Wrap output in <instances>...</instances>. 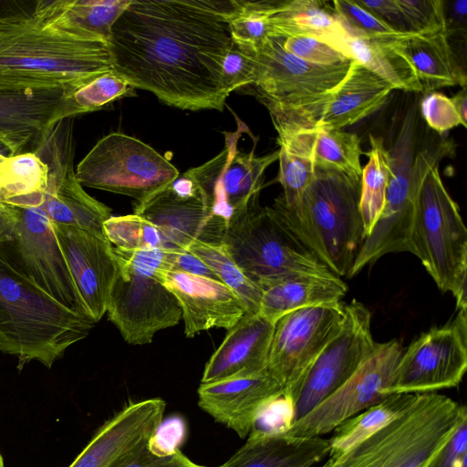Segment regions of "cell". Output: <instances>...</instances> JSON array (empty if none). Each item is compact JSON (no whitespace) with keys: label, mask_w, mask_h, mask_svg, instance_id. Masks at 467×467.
<instances>
[{"label":"cell","mask_w":467,"mask_h":467,"mask_svg":"<svg viewBox=\"0 0 467 467\" xmlns=\"http://www.w3.org/2000/svg\"><path fill=\"white\" fill-rule=\"evenodd\" d=\"M84 314L94 323L107 312L118 273L113 245L88 231L52 222Z\"/></svg>","instance_id":"44dd1931"},{"label":"cell","mask_w":467,"mask_h":467,"mask_svg":"<svg viewBox=\"0 0 467 467\" xmlns=\"http://www.w3.org/2000/svg\"><path fill=\"white\" fill-rule=\"evenodd\" d=\"M402 351L397 339L377 343L371 354L345 383L296 420L284 434L296 438L321 437L385 399Z\"/></svg>","instance_id":"5bb4252c"},{"label":"cell","mask_w":467,"mask_h":467,"mask_svg":"<svg viewBox=\"0 0 467 467\" xmlns=\"http://www.w3.org/2000/svg\"><path fill=\"white\" fill-rule=\"evenodd\" d=\"M177 250L166 248L124 250L113 247L119 269L158 280L162 273L172 270Z\"/></svg>","instance_id":"60d3db41"},{"label":"cell","mask_w":467,"mask_h":467,"mask_svg":"<svg viewBox=\"0 0 467 467\" xmlns=\"http://www.w3.org/2000/svg\"><path fill=\"white\" fill-rule=\"evenodd\" d=\"M15 221V207L5 202H0V244L8 239Z\"/></svg>","instance_id":"11a10c76"},{"label":"cell","mask_w":467,"mask_h":467,"mask_svg":"<svg viewBox=\"0 0 467 467\" xmlns=\"http://www.w3.org/2000/svg\"><path fill=\"white\" fill-rule=\"evenodd\" d=\"M36 2L37 0H0V20L31 15L36 9Z\"/></svg>","instance_id":"f5cc1de1"},{"label":"cell","mask_w":467,"mask_h":467,"mask_svg":"<svg viewBox=\"0 0 467 467\" xmlns=\"http://www.w3.org/2000/svg\"><path fill=\"white\" fill-rule=\"evenodd\" d=\"M111 70L109 42L67 25L47 0L0 20V89H75Z\"/></svg>","instance_id":"7a4b0ae2"},{"label":"cell","mask_w":467,"mask_h":467,"mask_svg":"<svg viewBox=\"0 0 467 467\" xmlns=\"http://www.w3.org/2000/svg\"><path fill=\"white\" fill-rule=\"evenodd\" d=\"M451 7H448L444 2L446 32L448 36L451 35V31L459 29L461 22L465 25L467 0H457L451 3Z\"/></svg>","instance_id":"db71d44e"},{"label":"cell","mask_w":467,"mask_h":467,"mask_svg":"<svg viewBox=\"0 0 467 467\" xmlns=\"http://www.w3.org/2000/svg\"><path fill=\"white\" fill-rule=\"evenodd\" d=\"M344 317L345 304L337 302L290 312L275 323L267 371L295 405L307 371Z\"/></svg>","instance_id":"8fae6325"},{"label":"cell","mask_w":467,"mask_h":467,"mask_svg":"<svg viewBox=\"0 0 467 467\" xmlns=\"http://www.w3.org/2000/svg\"><path fill=\"white\" fill-rule=\"evenodd\" d=\"M371 149L366 152L368 163L362 168L359 211L364 239L379 218L386 198L391 171V159L382 138L370 135Z\"/></svg>","instance_id":"836d02e7"},{"label":"cell","mask_w":467,"mask_h":467,"mask_svg":"<svg viewBox=\"0 0 467 467\" xmlns=\"http://www.w3.org/2000/svg\"><path fill=\"white\" fill-rule=\"evenodd\" d=\"M276 1H238L231 18L233 43L248 53H256L263 43L272 36L269 16Z\"/></svg>","instance_id":"74e56055"},{"label":"cell","mask_w":467,"mask_h":467,"mask_svg":"<svg viewBox=\"0 0 467 467\" xmlns=\"http://www.w3.org/2000/svg\"><path fill=\"white\" fill-rule=\"evenodd\" d=\"M349 56L375 75L390 84L393 89L422 92L409 61L382 37L349 36Z\"/></svg>","instance_id":"1f68e13d"},{"label":"cell","mask_w":467,"mask_h":467,"mask_svg":"<svg viewBox=\"0 0 467 467\" xmlns=\"http://www.w3.org/2000/svg\"><path fill=\"white\" fill-rule=\"evenodd\" d=\"M134 214L156 225L172 249L194 241L221 244L226 224L215 217L194 180L186 171L142 202Z\"/></svg>","instance_id":"ac0fdd59"},{"label":"cell","mask_w":467,"mask_h":467,"mask_svg":"<svg viewBox=\"0 0 467 467\" xmlns=\"http://www.w3.org/2000/svg\"><path fill=\"white\" fill-rule=\"evenodd\" d=\"M269 21L272 36H308L331 46L351 60L348 34L328 3L317 0L276 1Z\"/></svg>","instance_id":"83f0119b"},{"label":"cell","mask_w":467,"mask_h":467,"mask_svg":"<svg viewBox=\"0 0 467 467\" xmlns=\"http://www.w3.org/2000/svg\"><path fill=\"white\" fill-rule=\"evenodd\" d=\"M331 4L349 36L376 38L397 34L356 1L335 0Z\"/></svg>","instance_id":"b9f144b4"},{"label":"cell","mask_w":467,"mask_h":467,"mask_svg":"<svg viewBox=\"0 0 467 467\" xmlns=\"http://www.w3.org/2000/svg\"><path fill=\"white\" fill-rule=\"evenodd\" d=\"M397 33H410L397 0L356 1Z\"/></svg>","instance_id":"f907efd6"},{"label":"cell","mask_w":467,"mask_h":467,"mask_svg":"<svg viewBox=\"0 0 467 467\" xmlns=\"http://www.w3.org/2000/svg\"><path fill=\"white\" fill-rule=\"evenodd\" d=\"M385 38L409 61L422 92L456 85L466 87L465 73L457 62L447 32L397 33Z\"/></svg>","instance_id":"484cf974"},{"label":"cell","mask_w":467,"mask_h":467,"mask_svg":"<svg viewBox=\"0 0 467 467\" xmlns=\"http://www.w3.org/2000/svg\"><path fill=\"white\" fill-rule=\"evenodd\" d=\"M104 232L108 241L119 249H172L156 225L134 213L110 216L104 223Z\"/></svg>","instance_id":"f35d334b"},{"label":"cell","mask_w":467,"mask_h":467,"mask_svg":"<svg viewBox=\"0 0 467 467\" xmlns=\"http://www.w3.org/2000/svg\"><path fill=\"white\" fill-rule=\"evenodd\" d=\"M262 290L258 314L275 325L290 312L341 302L348 285L340 277L300 275L275 281Z\"/></svg>","instance_id":"f1b7e54d"},{"label":"cell","mask_w":467,"mask_h":467,"mask_svg":"<svg viewBox=\"0 0 467 467\" xmlns=\"http://www.w3.org/2000/svg\"><path fill=\"white\" fill-rule=\"evenodd\" d=\"M119 467H204L191 461L180 449L168 455L156 453L148 442Z\"/></svg>","instance_id":"681fc988"},{"label":"cell","mask_w":467,"mask_h":467,"mask_svg":"<svg viewBox=\"0 0 467 467\" xmlns=\"http://www.w3.org/2000/svg\"><path fill=\"white\" fill-rule=\"evenodd\" d=\"M464 416L466 408L445 395L417 394L397 419L321 467H426Z\"/></svg>","instance_id":"5b68a950"},{"label":"cell","mask_w":467,"mask_h":467,"mask_svg":"<svg viewBox=\"0 0 467 467\" xmlns=\"http://www.w3.org/2000/svg\"><path fill=\"white\" fill-rule=\"evenodd\" d=\"M376 344L369 309L356 299L345 305L339 331L321 350L304 379L296 404L295 421L345 383L371 354Z\"/></svg>","instance_id":"e0dca14e"},{"label":"cell","mask_w":467,"mask_h":467,"mask_svg":"<svg viewBox=\"0 0 467 467\" xmlns=\"http://www.w3.org/2000/svg\"><path fill=\"white\" fill-rule=\"evenodd\" d=\"M283 394L281 384L266 370L247 377L201 383L198 405L214 420L244 439L263 410Z\"/></svg>","instance_id":"603a6c76"},{"label":"cell","mask_w":467,"mask_h":467,"mask_svg":"<svg viewBox=\"0 0 467 467\" xmlns=\"http://www.w3.org/2000/svg\"><path fill=\"white\" fill-rule=\"evenodd\" d=\"M393 88L355 60L341 82L315 104L298 109H267L275 129L341 130L377 111Z\"/></svg>","instance_id":"2e32d148"},{"label":"cell","mask_w":467,"mask_h":467,"mask_svg":"<svg viewBox=\"0 0 467 467\" xmlns=\"http://www.w3.org/2000/svg\"><path fill=\"white\" fill-rule=\"evenodd\" d=\"M222 244L261 289L293 275L338 277L297 237L274 208L259 202L230 220Z\"/></svg>","instance_id":"52a82bcc"},{"label":"cell","mask_w":467,"mask_h":467,"mask_svg":"<svg viewBox=\"0 0 467 467\" xmlns=\"http://www.w3.org/2000/svg\"><path fill=\"white\" fill-rule=\"evenodd\" d=\"M451 101L456 109L458 115L463 124L466 127L467 120V93L466 87H463L454 97L451 98Z\"/></svg>","instance_id":"9f6ffc18"},{"label":"cell","mask_w":467,"mask_h":467,"mask_svg":"<svg viewBox=\"0 0 467 467\" xmlns=\"http://www.w3.org/2000/svg\"><path fill=\"white\" fill-rule=\"evenodd\" d=\"M165 408L157 398L127 405L99 429L68 467H119L154 436Z\"/></svg>","instance_id":"7402d4cb"},{"label":"cell","mask_w":467,"mask_h":467,"mask_svg":"<svg viewBox=\"0 0 467 467\" xmlns=\"http://www.w3.org/2000/svg\"><path fill=\"white\" fill-rule=\"evenodd\" d=\"M245 443L219 467H312L329 453L322 437L296 438L252 430Z\"/></svg>","instance_id":"4316f807"},{"label":"cell","mask_w":467,"mask_h":467,"mask_svg":"<svg viewBox=\"0 0 467 467\" xmlns=\"http://www.w3.org/2000/svg\"><path fill=\"white\" fill-rule=\"evenodd\" d=\"M420 109L427 125L440 134L459 125L463 126L451 99L442 93L435 91L425 93Z\"/></svg>","instance_id":"f6af8a7d"},{"label":"cell","mask_w":467,"mask_h":467,"mask_svg":"<svg viewBox=\"0 0 467 467\" xmlns=\"http://www.w3.org/2000/svg\"><path fill=\"white\" fill-rule=\"evenodd\" d=\"M73 119L58 120L33 153L48 166L47 186L41 207L51 222L88 231L107 239L104 223L111 210L88 195L74 171Z\"/></svg>","instance_id":"7c38bea8"},{"label":"cell","mask_w":467,"mask_h":467,"mask_svg":"<svg viewBox=\"0 0 467 467\" xmlns=\"http://www.w3.org/2000/svg\"><path fill=\"white\" fill-rule=\"evenodd\" d=\"M131 0H47L67 25L109 42L111 29Z\"/></svg>","instance_id":"e575fe53"},{"label":"cell","mask_w":467,"mask_h":467,"mask_svg":"<svg viewBox=\"0 0 467 467\" xmlns=\"http://www.w3.org/2000/svg\"><path fill=\"white\" fill-rule=\"evenodd\" d=\"M295 413L296 405L283 394L263 410L253 430L269 434H284L294 423Z\"/></svg>","instance_id":"7dc6e473"},{"label":"cell","mask_w":467,"mask_h":467,"mask_svg":"<svg viewBox=\"0 0 467 467\" xmlns=\"http://www.w3.org/2000/svg\"><path fill=\"white\" fill-rule=\"evenodd\" d=\"M254 54L245 52L233 43L223 66V82L229 94L254 84L257 68Z\"/></svg>","instance_id":"bcb514c9"},{"label":"cell","mask_w":467,"mask_h":467,"mask_svg":"<svg viewBox=\"0 0 467 467\" xmlns=\"http://www.w3.org/2000/svg\"><path fill=\"white\" fill-rule=\"evenodd\" d=\"M283 37L270 36L257 49L254 94L266 109H298L312 105L346 77L350 62L323 66L286 52Z\"/></svg>","instance_id":"4fadbf2b"},{"label":"cell","mask_w":467,"mask_h":467,"mask_svg":"<svg viewBox=\"0 0 467 467\" xmlns=\"http://www.w3.org/2000/svg\"><path fill=\"white\" fill-rule=\"evenodd\" d=\"M295 135L309 150L316 168L336 170L360 180L363 154L360 139L355 133L341 130H286Z\"/></svg>","instance_id":"f546056e"},{"label":"cell","mask_w":467,"mask_h":467,"mask_svg":"<svg viewBox=\"0 0 467 467\" xmlns=\"http://www.w3.org/2000/svg\"><path fill=\"white\" fill-rule=\"evenodd\" d=\"M172 270L219 280L212 270L187 249H178Z\"/></svg>","instance_id":"816d5d0a"},{"label":"cell","mask_w":467,"mask_h":467,"mask_svg":"<svg viewBox=\"0 0 467 467\" xmlns=\"http://www.w3.org/2000/svg\"><path fill=\"white\" fill-rule=\"evenodd\" d=\"M14 207L16 221L0 244V256L56 301L86 317L51 220L41 207Z\"/></svg>","instance_id":"9c48e42d"},{"label":"cell","mask_w":467,"mask_h":467,"mask_svg":"<svg viewBox=\"0 0 467 467\" xmlns=\"http://www.w3.org/2000/svg\"><path fill=\"white\" fill-rule=\"evenodd\" d=\"M133 94V88L114 70L99 74L76 88L71 99L79 114L99 110L109 103Z\"/></svg>","instance_id":"ab89813d"},{"label":"cell","mask_w":467,"mask_h":467,"mask_svg":"<svg viewBox=\"0 0 467 467\" xmlns=\"http://www.w3.org/2000/svg\"><path fill=\"white\" fill-rule=\"evenodd\" d=\"M0 467H5L4 459H3V456H2L1 451H0Z\"/></svg>","instance_id":"6f0895ef"},{"label":"cell","mask_w":467,"mask_h":467,"mask_svg":"<svg viewBox=\"0 0 467 467\" xmlns=\"http://www.w3.org/2000/svg\"><path fill=\"white\" fill-rule=\"evenodd\" d=\"M74 89H0V143L11 156L35 152L60 119L79 114Z\"/></svg>","instance_id":"ffe728a7"},{"label":"cell","mask_w":467,"mask_h":467,"mask_svg":"<svg viewBox=\"0 0 467 467\" xmlns=\"http://www.w3.org/2000/svg\"><path fill=\"white\" fill-rule=\"evenodd\" d=\"M237 0H131L111 29L113 70L182 109L223 110Z\"/></svg>","instance_id":"6da1fadb"},{"label":"cell","mask_w":467,"mask_h":467,"mask_svg":"<svg viewBox=\"0 0 467 467\" xmlns=\"http://www.w3.org/2000/svg\"><path fill=\"white\" fill-rule=\"evenodd\" d=\"M187 250L200 258L219 281L236 295L246 314L259 313L263 290L244 274L223 244L194 241Z\"/></svg>","instance_id":"d590c367"},{"label":"cell","mask_w":467,"mask_h":467,"mask_svg":"<svg viewBox=\"0 0 467 467\" xmlns=\"http://www.w3.org/2000/svg\"><path fill=\"white\" fill-rule=\"evenodd\" d=\"M410 33L446 32L443 0H397Z\"/></svg>","instance_id":"7bdbcfd3"},{"label":"cell","mask_w":467,"mask_h":467,"mask_svg":"<svg viewBox=\"0 0 467 467\" xmlns=\"http://www.w3.org/2000/svg\"><path fill=\"white\" fill-rule=\"evenodd\" d=\"M95 324L56 301L0 256V351L16 356L19 369L33 360L50 368Z\"/></svg>","instance_id":"277c9868"},{"label":"cell","mask_w":467,"mask_h":467,"mask_svg":"<svg viewBox=\"0 0 467 467\" xmlns=\"http://www.w3.org/2000/svg\"><path fill=\"white\" fill-rule=\"evenodd\" d=\"M282 46L295 57L317 65L331 66L350 60L327 43L308 36L283 37Z\"/></svg>","instance_id":"ee69618b"},{"label":"cell","mask_w":467,"mask_h":467,"mask_svg":"<svg viewBox=\"0 0 467 467\" xmlns=\"http://www.w3.org/2000/svg\"><path fill=\"white\" fill-rule=\"evenodd\" d=\"M467 368V308L403 349L387 394H422L458 386Z\"/></svg>","instance_id":"30bf717a"},{"label":"cell","mask_w":467,"mask_h":467,"mask_svg":"<svg viewBox=\"0 0 467 467\" xmlns=\"http://www.w3.org/2000/svg\"><path fill=\"white\" fill-rule=\"evenodd\" d=\"M48 166L33 152L9 156L0 164V202L39 207L47 186Z\"/></svg>","instance_id":"4dcf8cb0"},{"label":"cell","mask_w":467,"mask_h":467,"mask_svg":"<svg viewBox=\"0 0 467 467\" xmlns=\"http://www.w3.org/2000/svg\"><path fill=\"white\" fill-rule=\"evenodd\" d=\"M410 243L438 288L452 294L457 309L467 308V229L438 164L420 180Z\"/></svg>","instance_id":"8992f818"},{"label":"cell","mask_w":467,"mask_h":467,"mask_svg":"<svg viewBox=\"0 0 467 467\" xmlns=\"http://www.w3.org/2000/svg\"><path fill=\"white\" fill-rule=\"evenodd\" d=\"M426 467H467V416Z\"/></svg>","instance_id":"c3c4849f"},{"label":"cell","mask_w":467,"mask_h":467,"mask_svg":"<svg viewBox=\"0 0 467 467\" xmlns=\"http://www.w3.org/2000/svg\"><path fill=\"white\" fill-rule=\"evenodd\" d=\"M109 319L131 345L152 341L182 318L176 297L158 279L118 269L109 296Z\"/></svg>","instance_id":"d6986e66"},{"label":"cell","mask_w":467,"mask_h":467,"mask_svg":"<svg viewBox=\"0 0 467 467\" xmlns=\"http://www.w3.org/2000/svg\"><path fill=\"white\" fill-rule=\"evenodd\" d=\"M159 280L181 306L187 337L212 328L228 330L245 314L240 299L219 280L176 270L162 273Z\"/></svg>","instance_id":"cb8c5ba5"},{"label":"cell","mask_w":467,"mask_h":467,"mask_svg":"<svg viewBox=\"0 0 467 467\" xmlns=\"http://www.w3.org/2000/svg\"><path fill=\"white\" fill-rule=\"evenodd\" d=\"M179 174L153 148L117 132L99 140L76 171L82 186L127 195L137 202L150 198Z\"/></svg>","instance_id":"ba28073f"},{"label":"cell","mask_w":467,"mask_h":467,"mask_svg":"<svg viewBox=\"0 0 467 467\" xmlns=\"http://www.w3.org/2000/svg\"><path fill=\"white\" fill-rule=\"evenodd\" d=\"M360 180L315 167V178L294 207L281 196L272 207L336 275L348 277L364 240Z\"/></svg>","instance_id":"3957f363"},{"label":"cell","mask_w":467,"mask_h":467,"mask_svg":"<svg viewBox=\"0 0 467 467\" xmlns=\"http://www.w3.org/2000/svg\"><path fill=\"white\" fill-rule=\"evenodd\" d=\"M224 132L225 144L215 157L187 171L202 192L212 213L225 224L258 202L264 173L278 160V150L257 157L237 144L241 131Z\"/></svg>","instance_id":"9a60e30c"},{"label":"cell","mask_w":467,"mask_h":467,"mask_svg":"<svg viewBox=\"0 0 467 467\" xmlns=\"http://www.w3.org/2000/svg\"><path fill=\"white\" fill-rule=\"evenodd\" d=\"M417 394L388 395L379 402L346 420L333 431L328 457L337 456L362 442L397 419L413 401Z\"/></svg>","instance_id":"d6a6232c"},{"label":"cell","mask_w":467,"mask_h":467,"mask_svg":"<svg viewBox=\"0 0 467 467\" xmlns=\"http://www.w3.org/2000/svg\"><path fill=\"white\" fill-rule=\"evenodd\" d=\"M275 325L259 314H244L227 330L205 364L201 383L247 377L267 370Z\"/></svg>","instance_id":"d4e9b609"},{"label":"cell","mask_w":467,"mask_h":467,"mask_svg":"<svg viewBox=\"0 0 467 467\" xmlns=\"http://www.w3.org/2000/svg\"><path fill=\"white\" fill-rule=\"evenodd\" d=\"M4 146L3 144L0 143V147ZM5 147V146H4Z\"/></svg>","instance_id":"680465c9"},{"label":"cell","mask_w":467,"mask_h":467,"mask_svg":"<svg viewBox=\"0 0 467 467\" xmlns=\"http://www.w3.org/2000/svg\"><path fill=\"white\" fill-rule=\"evenodd\" d=\"M281 195L288 207L296 206L315 178V164L308 149L292 133L277 131Z\"/></svg>","instance_id":"8d00e7d4"}]
</instances>
